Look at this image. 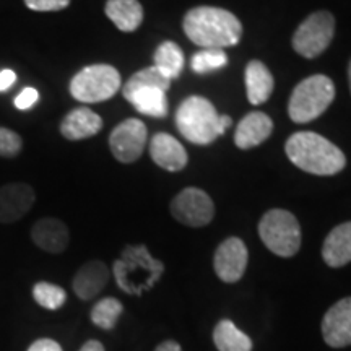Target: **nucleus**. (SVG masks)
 <instances>
[{"mask_svg":"<svg viewBox=\"0 0 351 351\" xmlns=\"http://www.w3.org/2000/svg\"><path fill=\"white\" fill-rule=\"evenodd\" d=\"M184 33L204 49L236 46L243 36V25L234 13L218 7H195L186 13Z\"/></svg>","mask_w":351,"mask_h":351,"instance_id":"f257e3e1","label":"nucleus"},{"mask_svg":"<svg viewBox=\"0 0 351 351\" xmlns=\"http://www.w3.org/2000/svg\"><path fill=\"white\" fill-rule=\"evenodd\" d=\"M285 152L296 168L315 176H333L345 169L346 156L337 145L315 132H296L287 140Z\"/></svg>","mask_w":351,"mask_h":351,"instance_id":"f03ea898","label":"nucleus"},{"mask_svg":"<svg viewBox=\"0 0 351 351\" xmlns=\"http://www.w3.org/2000/svg\"><path fill=\"white\" fill-rule=\"evenodd\" d=\"M231 124L230 116H219L213 104L202 96L184 99L176 111V127L184 138L195 145L213 143Z\"/></svg>","mask_w":351,"mask_h":351,"instance_id":"7ed1b4c3","label":"nucleus"},{"mask_svg":"<svg viewBox=\"0 0 351 351\" xmlns=\"http://www.w3.org/2000/svg\"><path fill=\"white\" fill-rule=\"evenodd\" d=\"M116 282L127 295L140 296L155 287L165 271L163 262L150 254L147 245H127L112 267Z\"/></svg>","mask_w":351,"mask_h":351,"instance_id":"20e7f679","label":"nucleus"},{"mask_svg":"<svg viewBox=\"0 0 351 351\" xmlns=\"http://www.w3.org/2000/svg\"><path fill=\"white\" fill-rule=\"evenodd\" d=\"M335 99V85L326 75L307 77L289 96L288 112L293 122L306 124L327 111Z\"/></svg>","mask_w":351,"mask_h":351,"instance_id":"39448f33","label":"nucleus"},{"mask_svg":"<svg viewBox=\"0 0 351 351\" xmlns=\"http://www.w3.org/2000/svg\"><path fill=\"white\" fill-rule=\"evenodd\" d=\"M262 243L278 257L296 256L301 247V226L296 217L287 210L275 208L263 215L258 223Z\"/></svg>","mask_w":351,"mask_h":351,"instance_id":"423d86ee","label":"nucleus"},{"mask_svg":"<svg viewBox=\"0 0 351 351\" xmlns=\"http://www.w3.org/2000/svg\"><path fill=\"white\" fill-rule=\"evenodd\" d=\"M121 73L108 64L88 65L70 80V95L80 103H101L121 90Z\"/></svg>","mask_w":351,"mask_h":351,"instance_id":"0eeeda50","label":"nucleus"},{"mask_svg":"<svg viewBox=\"0 0 351 351\" xmlns=\"http://www.w3.org/2000/svg\"><path fill=\"white\" fill-rule=\"evenodd\" d=\"M335 34V19L330 12L320 10L309 15L293 34V49L306 59H315L330 46Z\"/></svg>","mask_w":351,"mask_h":351,"instance_id":"6e6552de","label":"nucleus"},{"mask_svg":"<svg viewBox=\"0 0 351 351\" xmlns=\"http://www.w3.org/2000/svg\"><path fill=\"white\" fill-rule=\"evenodd\" d=\"M169 210L174 219L191 228L207 226L215 215L210 195L197 187H187L179 192L171 202Z\"/></svg>","mask_w":351,"mask_h":351,"instance_id":"1a4fd4ad","label":"nucleus"},{"mask_svg":"<svg viewBox=\"0 0 351 351\" xmlns=\"http://www.w3.org/2000/svg\"><path fill=\"white\" fill-rule=\"evenodd\" d=\"M148 130L147 125L138 119H125L119 125L114 127L109 135V148L121 163L129 165L137 161L147 145Z\"/></svg>","mask_w":351,"mask_h":351,"instance_id":"9d476101","label":"nucleus"},{"mask_svg":"<svg viewBox=\"0 0 351 351\" xmlns=\"http://www.w3.org/2000/svg\"><path fill=\"white\" fill-rule=\"evenodd\" d=\"M247 247L239 238H228L218 245L213 265L218 278L225 283H236L243 278L247 267Z\"/></svg>","mask_w":351,"mask_h":351,"instance_id":"9b49d317","label":"nucleus"},{"mask_svg":"<svg viewBox=\"0 0 351 351\" xmlns=\"http://www.w3.org/2000/svg\"><path fill=\"white\" fill-rule=\"evenodd\" d=\"M324 340L332 348L351 345V296L335 302L322 319Z\"/></svg>","mask_w":351,"mask_h":351,"instance_id":"f8f14e48","label":"nucleus"},{"mask_svg":"<svg viewBox=\"0 0 351 351\" xmlns=\"http://www.w3.org/2000/svg\"><path fill=\"white\" fill-rule=\"evenodd\" d=\"M36 194L28 184L13 182L0 187V223H15L33 207Z\"/></svg>","mask_w":351,"mask_h":351,"instance_id":"ddd939ff","label":"nucleus"},{"mask_svg":"<svg viewBox=\"0 0 351 351\" xmlns=\"http://www.w3.org/2000/svg\"><path fill=\"white\" fill-rule=\"evenodd\" d=\"M150 156L155 163L166 171L176 173L186 168L189 156L186 148L173 135L156 134L150 142Z\"/></svg>","mask_w":351,"mask_h":351,"instance_id":"4468645a","label":"nucleus"},{"mask_svg":"<svg viewBox=\"0 0 351 351\" xmlns=\"http://www.w3.org/2000/svg\"><path fill=\"white\" fill-rule=\"evenodd\" d=\"M274 132V121L265 112L254 111L244 116L236 127L234 143L241 150H251L265 142Z\"/></svg>","mask_w":351,"mask_h":351,"instance_id":"2eb2a0df","label":"nucleus"},{"mask_svg":"<svg viewBox=\"0 0 351 351\" xmlns=\"http://www.w3.org/2000/svg\"><path fill=\"white\" fill-rule=\"evenodd\" d=\"M34 244L43 251L60 254L69 247V228L57 218H41L32 228Z\"/></svg>","mask_w":351,"mask_h":351,"instance_id":"dca6fc26","label":"nucleus"},{"mask_svg":"<svg viewBox=\"0 0 351 351\" xmlns=\"http://www.w3.org/2000/svg\"><path fill=\"white\" fill-rule=\"evenodd\" d=\"M109 282V270L106 263L101 261L86 262L77 275L73 276V291L80 300H91L98 296Z\"/></svg>","mask_w":351,"mask_h":351,"instance_id":"f3484780","label":"nucleus"},{"mask_svg":"<svg viewBox=\"0 0 351 351\" xmlns=\"http://www.w3.org/2000/svg\"><path fill=\"white\" fill-rule=\"evenodd\" d=\"M101 129H103V119L88 108L73 109L60 122V134L73 142L93 137Z\"/></svg>","mask_w":351,"mask_h":351,"instance_id":"a211bd4d","label":"nucleus"},{"mask_svg":"<svg viewBox=\"0 0 351 351\" xmlns=\"http://www.w3.org/2000/svg\"><path fill=\"white\" fill-rule=\"evenodd\" d=\"M322 257L332 269L351 262V221L341 223L328 232L322 245Z\"/></svg>","mask_w":351,"mask_h":351,"instance_id":"6ab92c4d","label":"nucleus"},{"mask_svg":"<svg viewBox=\"0 0 351 351\" xmlns=\"http://www.w3.org/2000/svg\"><path fill=\"white\" fill-rule=\"evenodd\" d=\"M275 80L271 72L261 60H251L245 67V91L249 103L254 106L263 104L274 93Z\"/></svg>","mask_w":351,"mask_h":351,"instance_id":"aec40b11","label":"nucleus"},{"mask_svg":"<svg viewBox=\"0 0 351 351\" xmlns=\"http://www.w3.org/2000/svg\"><path fill=\"white\" fill-rule=\"evenodd\" d=\"M104 12L122 33L135 32L143 21V7L138 0H108Z\"/></svg>","mask_w":351,"mask_h":351,"instance_id":"412c9836","label":"nucleus"},{"mask_svg":"<svg viewBox=\"0 0 351 351\" xmlns=\"http://www.w3.org/2000/svg\"><path fill=\"white\" fill-rule=\"evenodd\" d=\"M213 341L218 351H252V340L231 320H221L215 327Z\"/></svg>","mask_w":351,"mask_h":351,"instance_id":"4be33fe9","label":"nucleus"},{"mask_svg":"<svg viewBox=\"0 0 351 351\" xmlns=\"http://www.w3.org/2000/svg\"><path fill=\"white\" fill-rule=\"evenodd\" d=\"M129 103L140 114L150 117H165L168 114V99H166V91L160 88H148V90H140L130 96Z\"/></svg>","mask_w":351,"mask_h":351,"instance_id":"5701e85b","label":"nucleus"},{"mask_svg":"<svg viewBox=\"0 0 351 351\" xmlns=\"http://www.w3.org/2000/svg\"><path fill=\"white\" fill-rule=\"evenodd\" d=\"M153 60H155V67L160 70L165 77H168L171 82L181 75L184 69L182 49L173 41L161 43L160 46L156 47Z\"/></svg>","mask_w":351,"mask_h":351,"instance_id":"b1692460","label":"nucleus"},{"mask_svg":"<svg viewBox=\"0 0 351 351\" xmlns=\"http://www.w3.org/2000/svg\"><path fill=\"white\" fill-rule=\"evenodd\" d=\"M171 85V80L168 77H165L163 73L158 70L155 65L147 67L140 72L134 73L124 86H122V95L125 99H129L132 95L137 93L140 90H148V88H160V90L168 91Z\"/></svg>","mask_w":351,"mask_h":351,"instance_id":"393cba45","label":"nucleus"},{"mask_svg":"<svg viewBox=\"0 0 351 351\" xmlns=\"http://www.w3.org/2000/svg\"><path fill=\"white\" fill-rule=\"evenodd\" d=\"M122 309L124 307L116 298H104L95 304L93 311H91V320H93L95 326L103 328V330H111L122 314Z\"/></svg>","mask_w":351,"mask_h":351,"instance_id":"a878e982","label":"nucleus"},{"mask_svg":"<svg viewBox=\"0 0 351 351\" xmlns=\"http://www.w3.org/2000/svg\"><path fill=\"white\" fill-rule=\"evenodd\" d=\"M33 298L39 306L49 311L60 309L65 304V301H67L65 289L47 282H39L34 285Z\"/></svg>","mask_w":351,"mask_h":351,"instance_id":"bb28decb","label":"nucleus"},{"mask_svg":"<svg viewBox=\"0 0 351 351\" xmlns=\"http://www.w3.org/2000/svg\"><path fill=\"white\" fill-rule=\"evenodd\" d=\"M228 65L225 49H204L192 56L191 69L195 73H208Z\"/></svg>","mask_w":351,"mask_h":351,"instance_id":"cd10ccee","label":"nucleus"},{"mask_svg":"<svg viewBox=\"0 0 351 351\" xmlns=\"http://www.w3.org/2000/svg\"><path fill=\"white\" fill-rule=\"evenodd\" d=\"M21 148H23V138L20 137V134L7 127H0V156L15 158L20 155Z\"/></svg>","mask_w":351,"mask_h":351,"instance_id":"c85d7f7f","label":"nucleus"},{"mask_svg":"<svg viewBox=\"0 0 351 351\" xmlns=\"http://www.w3.org/2000/svg\"><path fill=\"white\" fill-rule=\"evenodd\" d=\"M25 5L33 12H59L70 5V0H25Z\"/></svg>","mask_w":351,"mask_h":351,"instance_id":"c756f323","label":"nucleus"},{"mask_svg":"<svg viewBox=\"0 0 351 351\" xmlns=\"http://www.w3.org/2000/svg\"><path fill=\"white\" fill-rule=\"evenodd\" d=\"M38 99L39 93L36 88L28 86L15 98V108L20 109V111H28V109H32L38 103Z\"/></svg>","mask_w":351,"mask_h":351,"instance_id":"7c9ffc66","label":"nucleus"},{"mask_svg":"<svg viewBox=\"0 0 351 351\" xmlns=\"http://www.w3.org/2000/svg\"><path fill=\"white\" fill-rule=\"evenodd\" d=\"M28 351H62L60 345L51 339H41L29 346Z\"/></svg>","mask_w":351,"mask_h":351,"instance_id":"2f4dec72","label":"nucleus"},{"mask_svg":"<svg viewBox=\"0 0 351 351\" xmlns=\"http://www.w3.org/2000/svg\"><path fill=\"white\" fill-rule=\"evenodd\" d=\"M16 82V73L13 70H2L0 72V91H7Z\"/></svg>","mask_w":351,"mask_h":351,"instance_id":"473e14b6","label":"nucleus"},{"mask_svg":"<svg viewBox=\"0 0 351 351\" xmlns=\"http://www.w3.org/2000/svg\"><path fill=\"white\" fill-rule=\"evenodd\" d=\"M155 351H182L181 346H179L178 341H173V340H168V341H163L160 346Z\"/></svg>","mask_w":351,"mask_h":351,"instance_id":"72a5a7b5","label":"nucleus"},{"mask_svg":"<svg viewBox=\"0 0 351 351\" xmlns=\"http://www.w3.org/2000/svg\"><path fill=\"white\" fill-rule=\"evenodd\" d=\"M80 351H104V346L101 345L99 341L90 340V341H86V343L82 346Z\"/></svg>","mask_w":351,"mask_h":351,"instance_id":"f704fd0d","label":"nucleus"},{"mask_svg":"<svg viewBox=\"0 0 351 351\" xmlns=\"http://www.w3.org/2000/svg\"><path fill=\"white\" fill-rule=\"evenodd\" d=\"M348 83H350V93H351V60L348 64Z\"/></svg>","mask_w":351,"mask_h":351,"instance_id":"c9c22d12","label":"nucleus"}]
</instances>
